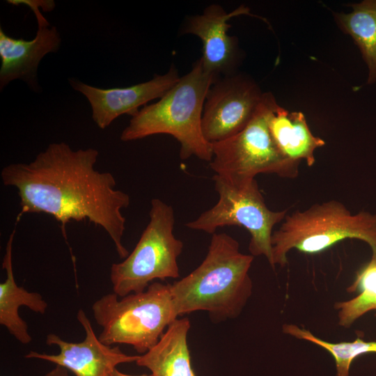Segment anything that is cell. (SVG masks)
<instances>
[{"label":"cell","mask_w":376,"mask_h":376,"mask_svg":"<svg viewBox=\"0 0 376 376\" xmlns=\"http://www.w3.org/2000/svg\"><path fill=\"white\" fill-rule=\"evenodd\" d=\"M98 156L93 148L73 150L66 143H52L31 162L4 166L1 178L4 185L17 190V221L24 213L47 214L61 224L68 243L67 224L88 221L104 229L119 257L125 258L129 251L123 243L126 219L122 210L130 198L116 189L111 173L95 169Z\"/></svg>","instance_id":"6da1fadb"},{"label":"cell","mask_w":376,"mask_h":376,"mask_svg":"<svg viewBox=\"0 0 376 376\" xmlns=\"http://www.w3.org/2000/svg\"><path fill=\"white\" fill-rule=\"evenodd\" d=\"M253 258L242 253L230 235L214 233L201 265L171 284L175 317L204 311L216 321L237 318L252 294L249 269Z\"/></svg>","instance_id":"7a4b0ae2"},{"label":"cell","mask_w":376,"mask_h":376,"mask_svg":"<svg viewBox=\"0 0 376 376\" xmlns=\"http://www.w3.org/2000/svg\"><path fill=\"white\" fill-rule=\"evenodd\" d=\"M217 79L198 58L158 102L145 105L132 117L120 140L127 142L166 134L179 142L182 159L195 156L210 162L212 145L203 136L202 116L207 92Z\"/></svg>","instance_id":"3957f363"},{"label":"cell","mask_w":376,"mask_h":376,"mask_svg":"<svg viewBox=\"0 0 376 376\" xmlns=\"http://www.w3.org/2000/svg\"><path fill=\"white\" fill-rule=\"evenodd\" d=\"M345 239L366 242L376 262V214L361 211L352 214L336 200L315 203L304 210L287 214L272 235V265L283 267L287 254L295 249L306 253L326 250Z\"/></svg>","instance_id":"277c9868"},{"label":"cell","mask_w":376,"mask_h":376,"mask_svg":"<svg viewBox=\"0 0 376 376\" xmlns=\"http://www.w3.org/2000/svg\"><path fill=\"white\" fill-rule=\"evenodd\" d=\"M94 319L101 327L104 344H126L145 354L159 342L177 319L173 312L171 284L153 282L143 292L118 299L115 293L102 296L92 305Z\"/></svg>","instance_id":"5b68a950"},{"label":"cell","mask_w":376,"mask_h":376,"mask_svg":"<svg viewBox=\"0 0 376 376\" xmlns=\"http://www.w3.org/2000/svg\"><path fill=\"white\" fill-rule=\"evenodd\" d=\"M277 105L271 93H264L253 117L241 132L212 143L210 167L214 175L234 187L249 184L260 173L297 176L300 162L280 152L269 129V117Z\"/></svg>","instance_id":"8992f818"},{"label":"cell","mask_w":376,"mask_h":376,"mask_svg":"<svg viewBox=\"0 0 376 376\" xmlns=\"http://www.w3.org/2000/svg\"><path fill=\"white\" fill-rule=\"evenodd\" d=\"M149 217L132 253L111 267L113 293L121 297L144 291L155 279L180 276L178 258L182 252L183 242L173 234L172 206L152 198Z\"/></svg>","instance_id":"52a82bcc"},{"label":"cell","mask_w":376,"mask_h":376,"mask_svg":"<svg viewBox=\"0 0 376 376\" xmlns=\"http://www.w3.org/2000/svg\"><path fill=\"white\" fill-rule=\"evenodd\" d=\"M212 179L219 194L217 203L186 226L212 235L224 226L244 227L251 235L250 254L265 256L272 267L273 228L283 221L288 210L269 209L256 179L242 187L230 185L217 175Z\"/></svg>","instance_id":"ba28073f"},{"label":"cell","mask_w":376,"mask_h":376,"mask_svg":"<svg viewBox=\"0 0 376 376\" xmlns=\"http://www.w3.org/2000/svg\"><path fill=\"white\" fill-rule=\"evenodd\" d=\"M263 95L258 86L242 74L218 79L210 88L203 106L205 139L213 143L241 132L253 117Z\"/></svg>","instance_id":"9c48e42d"},{"label":"cell","mask_w":376,"mask_h":376,"mask_svg":"<svg viewBox=\"0 0 376 376\" xmlns=\"http://www.w3.org/2000/svg\"><path fill=\"white\" fill-rule=\"evenodd\" d=\"M9 4L26 5L34 13L38 23L35 38L31 40L13 38L0 28V88L10 81L22 79L34 91H38V68L42 58L49 53H56L60 48L61 38L54 26H50L42 15L55 8L53 0H8Z\"/></svg>","instance_id":"30bf717a"},{"label":"cell","mask_w":376,"mask_h":376,"mask_svg":"<svg viewBox=\"0 0 376 376\" xmlns=\"http://www.w3.org/2000/svg\"><path fill=\"white\" fill-rule=\"evenodd\" d=\"M77 318L85 331V338L81 342H68L55 334H49L46 343L56 345L59 348L58 354L30 351L24 357L49 361L66 368L75 376H110L118 365L136 362L139 358L123 353L118 346L102 343L81 308L78 311Z\"/></svg>","instance_id":"8fae6325"},{"label":"cell","mask_w":376,"mask_h":376,"mask_svg":"<svg viewBox=\"0 0 376 376\" xmlns=\"http://www.w3.org/2000/svg\"><path fill=\"white\" fill-rule=\"evenodd\" d=\"M178 71L171 65L164 75H155L149 81L124 88H100L70 78L73 89L88 100L92 118L100 129H105L124 114L134 116L139 107L156 98H161L179 80Z\"/></svg>","instance_id":"7c38bea8"},{"label":"cell","mask_w":376,"mask_h":376,"mask_svg":"<svg viewBox=\"0 0 376 376\" xmlns=\"http://www.w3.org/2000/svg\"><path fill=\"white\" fill-rule=\"evenodd\" d=\"M241 15H249V8L240 6L227 13L219 4H210L201 14L188 16L180 30L201 40L203 65L217 79L235 73L240 53L237 37L227 33L231 26L228 21Z\"/></svg>","instance_id":"4fadbf2b"},{"label":"cell","mask_w":376,"mask_h":376,"mask_svg":"<svg viewBox=\"0 0 376 376\" xmlns=\"http://www.w3.org/2000/svg\"><path fill=\"white\" fill-rule=\"evenodd\" d=\"M15 234V229L9 236L2 262L6 279L0 283V324L19 343L26 345L32 338L28 332L26 322L19 316V307L26 306L35 313L44 314L48 304L40 293L29 292L18 286L15 281L12 256Z\"/></svg>","instance_id":"5bb4252c"},{"label":"cell","mask_w":376,"mask_h":376,"mask_svg":"<svg viewBox=\"0 0 376 376\" xmlns=\"http://www.w3.org/2000/svg\"><path fill=\"white\" fill-rule=\"evenodd\" d=\"M188 318H177L166 329L159 342L136 361L152 376H196L187 344Z\"/></svg>","instance_id":"9a60e30c"},{"label":"cell","mask_w":376,"mask_h":376,"mask_svg":"<svg viewBox=\"0 0 376 376\" xmlns=\"http://www.w3.org/2000/svg\"><path fill=\"white\" fill-rule=\"evenodd\" d=\"M269 129L280 152L287 158L308 166L315 162V150L325 141L311 132L306 118L301 111L289 112L279 104L269 119Z\"/></svg>","instance_id":"2e32d148"},{"label":"cell","mask_w":376,"mask_h":376,"mask_svg":"<svg viewBox=\"0 0 376 376\" xmlns=\"http://www.w3.org/2000/svg\"><path fill=\"white\" fill-rule=\"evenodd\" d=\"M349 13H336L341 30L350 35L367 65V84L376 81V0H364L351 4Z\"/></svg>","instance_id":"e0dca14e"},{"label":"cell","mask_w":376,"mask_h":376,"mask_svg":"<svg viewBox=\"0 0 376 376\" xmlns=\"http://www.w3.org/2000/svg\"><path fill=\"white\" fill-rule=\"evenodd\" d=\"M347 291L358 292L359 294L350 299L337 301L334 305L337 311L338 324L344 328L350 327L366 313L376 311V262L370 260L361 268Z\"/></svg>","instance_id":"ac0fdd59"},{"label":"cell","mask_w":376,"mask_h":376,"mask_svg":"<svg viewBox=\"0 0 376 376\" xmlns=\"http://www.w3.org/2000/svg\"><path fill=\"white\" fill-rule=\"evenodd\" d=\"M282 331L285 334L312 343L329 352L335 361L336 376H350V366L354 359L363 354L376 353V341H365L358 338L351 342H327L309 330L290 323L283 324Z\"/></svg>","instance_id":"d6986e66"},{"label":"cell","mask_w":376,"mask_h":376,"mask_svg":"<svg viewBox=\"0 0 376 376\" xmlns=\"http://www.w3.org/2000/svg\"><path fill=\"white\" fill-rule=\"evenodd\" d=\"M44 376H70L68 370L60 366H56L52 370L47 373Z\"/></svg>","instance_id":"ffe728a7"},{"label":"cell","mask_w":376,"mask_h":376,"mask_svg":"<svg viewBox=\"0 0 376 376\" xmlns=\"http://www.w3.org/2000/svg\"><path fill=\"white\" fill-rule=\"evenodd\" d=\"M110 376H152V375L151 374L150 375L143 374V375H128V374L123 373L120 372L119 370H118L116 368H115L113 370V372L111 373Z\"/></svg>","instance_id":"44dd1931"}]
</instances>
